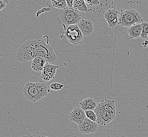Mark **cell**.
Segmentation results:
<instances>
[{
  "label": "cell",
  "instance_id": "6da1fadb",
  "mask_svg": "<svg viewBox=\"0 0 148 137\" xmlns=\"http://www.w3.org/2000/svg\"><path fill=\"white\" fill-rule=\"evenodd\" d=\"M37 57L44 58L49 62L56 61L57 57L53 45L49 41L29 40L21 45L16 54V59L22 62L33 60Z\"/></svg>",
  "mask_w": 148,
  "mask_h": 137
},
{
  "label": "cell",
  "instance_id": "7a4b0ae2",
  "mask_svg": "<svg viewBox=\"0 0 148 137\" xmlns=\"http://www.w3.org/2000/svg\"><path fill=\"white\" fill-rule=\"evenodd\" d=\"M93 111L97 114L98 124L108 125L116 118V102L112 99H104L97 104Z\"/></svg>",
  "mask_w": 148,
  "mask_h": 137
},
{
  "label": "cell",
  "instance_id": "3957f363",
  "mask_svg": "<svg viewBox=\"0 0 148 137\" xmlns=\"http://www.w3.org/2000/svg\"><path fill=\"white\" fill-rule=\"evenodd\" d=\"M49 92L47 86L41 82H27L23 89L24 97L33 103L39 101L45 98Z\"/></svg>",
  "mask_w": 148,
  "mask_h": 137
},
{
  "label": "cell",
  "instance_id": "277c9868",
  "mask_svg": "<svg viewBox=\"0 0 148 137\" xmlns=\"http://www.w3.org/2000/svg\"><path fill=\"white\" fill-rule=\"evenodd\" d=\"M56 20L65 30L70 25H77L82 20V16L77 10L68 7L60 11Z\"/></svg>",
  "mask_w": 148,
  "mask_h": 137
},
{
  "label": "cell",
  "instance_id": "5b68a950",
  "mask_svg": "<svg viewBox=\"0 0 148 137\" xmlns=\"http://www.w3.org/2000/svg\"><path fill=\"white\" fill-rule=\"evenodd\" d=\"M143 20L141 14L136 9H129L122 11L119 17L118 24L125 27L141 24Z\"/></svg>",
  "mask_w": 148,
  "mask_h": 137
},
{
  "label": "cell",
  "instance_id": "8992f818",
  "mask_svg": "<svg viewBox=\"0 0 148 137\" xmlns=\"http://www.w3.org/2000/svg\"><path fill=\"white\" fill-rule=\"evenodd\" d=\"M64 36L69 42L72 45H79L83 42V34L80 31L77 25L69 26L64 30Z\"/></svg>",
  "mask_w": 148,
  "mask_h": 137
},
{
  "label": "cell",
  "instance_id": "52a82bcc",
  "mask_svg": "<svg viewBox=\"0 0 148 137\" xmlns=\"http://www.w3.org/2000/svg\"><path fill=\"white\" fill-rule=\"evenodd\" d=\"M98 125L97 122L86 118L83 122L78 125V130L81 134H95L98 131Z\"/></svg>",
  "mask_w": 148,
  "mask_h": 137
},
{
  "label": "cell",
  "instance_id": "ba28073f",
  "mask_svg": "<svg viewBox=\"0 0 148 137\" xmlns=\"http://www.w3.org/2000/svg\"><path fill=\"white\" fill-rule=\"evenodd\" d=\"M58 68V66L53 64L52 63L47 62L42 71L41 78L45 81L53 80L56 77V71Z\"/></svg>",
  "mask_w": 148,
  "mask_h": 137
},
{
  "label": "cell",
  "instance_id": "9c48e42d",
  "mask_svg": "<svg viewBox=\"0 0 148 137\" xmlns=\"http://www.w3.org/2000/svg\"><path fill=\"white\" fill-rule=\"evenodd\" d=\"M118 10L115 8L110 9L104 14V18L111 28L116 27L119 22Z\"/></svg>",
  "mask_w": 148,
  "mask_h": 137
},
{
  "label": "cell",
  "instance_id": "30bf717a",
  "mask_svg": "<svg viewBox=\"0 0 148 137\" xmlns=\"http://www.w3.org/2000/svg\"><path fill=\"white\" fill-rule=\"evenodd\" d=\"M86 118L85 111L80 107L74 108L69 116V120L77 125L83 122Z\"/></svg>",
  "mask_w": 148,
  "mask_h": 137
},
{
  "label": "cell",
  "instance_id": "8fae6325",
  "mask_svg": "<svg viewBox=\"0 0 148 137\" xmlns=\"http://www.w3.org/2000/svg\"><path fill=\"white\" fill-rule=\"evenodd\" d=\"M83 36H89L94 31V25L91 20L82 19L77 24Z\"/></svg>",
  "mask_w": 148,
  "mask_h": 137
},
{
  "label": "cell",
  "instance_id": "7c38bea8",
  "mask_svg": "<svg viewBox=\"0 0 148 137\" xmlns=\"http://www.w3.org/2000/svg\"><path fill=\"white\" fill-rule=\"evenodd\" d=\"M97 104V101L92 98L84 99L80 102V107L84 111L94 110Z\"/></svg>",
  "mask_w": 148,
  "mask_h": 137
},
{
  "label": "cell",
  "instance_id": "4fadbf2b",
  "mask_svg": "<svg viewBox=\"0 0 148 137\" xmlns=\"http://www.w3.org/2000/svg\"><path fill=\"white\" fill-rule=\"evenodd\" d=\"M142 33V24H138L133 25L129 27L127 30V33L130 39H138L141 36Z\"/></svg>",
  "mask_w": 148,
  "mask_h": 137
},
{
  "label": "cell",
  "instance_id": "5bb4252c",
  "mask_svg": "<svg viewBox=\"0 0 148 137\" xmlns=\"http://www.w3.org/2000/svg\"><path fill=\"white\" fill-rule=\"evenodd\" d=\"M46 63L47 61L44 58L37 57L32 60L31 67L34 71L38 72H42Z\"/></svg>",
  "mask_w": 148,
  "mask_h": 137
},
{
  "label": "cell",
  "instance_id": "9a60e30c",
  "mask_svg": "<svg viewBox=\"0 0 148 137\" xmlns=\"http://www.w3.org/2000/svg\"><path fill=\"white\" fill-rule=\"evenodd\" d=\"M72 8L81 12L86 13L89 12V9L86 5L84 0H73Z\"/></svg>",
  "mask_w": 148,
  "mask_h": 137
},
{
  "label": "cell",
  "instance_id": "2e32d148",
  "mask_svg": "<svg viewBox=\"0 0 148 137\" xmlns=\"http://www.w3.org/2000/svg\"><path fill=\"white\" fill-rule=\"evenodd\" d=\"M52 6L56 9H62L68 8V4L66 0H51Z\"/></svg>",
  "mask_w": 148,
  "mask_h": 137
},
{
  "label": "cell",
  "instance_id": "e0dca14e",
  "mask_svg": "<svg viewBox=\"0 0 148 137\" xmlns=\"http://www.w3.org/2000/svg\"><path fill=\"white\" fill-rule=\"evenodd\" d=\"M142 33L141 38L143 39H148V22H143L142 23Z\"/></svg>",
  "mask_w": 148,
  "mask_h": 137
},
{
  "label": "cell",
  "instance_id": "ac0fdd59",
  "mask_svg": "<svg viewBox=\"0 0 148 137\" xmlns=\"http://www.w3.org/2000/svg\"><path fill=\"white\" fill-rule=\"evenodd\" d=\"M86 116L89 119L92 120L94 122H97V114L95 113L93 110H86L85 111Z\"/></svg>",
  "mask_w": 148,
  "mask_h": 137
},
{
  "label": "cell",
  "instance_id": "d6986e66",
  "mask_svg": "<svg viewBox=\"0 0 148 137\" xmlns=\"http://www.w3.org/2000/svg\"><path fill=\"white\" fill-rule=\"evenodd\" d=\"M50 87L51 90L53 91H59L64 87V85L59 82H53L51 84Z\"/></svg>",
  "mask_w": 148,
  "mask_h": 137
},
{
  "label": "cell",
  "instance_id": "ffe728a7",
  "mask_svg": "<svg viewBox=\"0 0 148 137\" xmlns=\"http://www.w3.org/2000/svg\"><path fill=\"white\" fill-rule=\"evenodd\" d=\"M32 137H50L49 134L46 132H41L37 131Z\"/></svg>",
  "mask_w": 148,
  "mask_h": 137
},
{
  "label": "cell",
  "instance_id": "44dd1931",
  "mask_svg": "<svg viewBox=\"0 0 148 137\" xmlns=\"http://www.w3.org/2000/svg\"><path fill=\"white\" fill-rule=\"evenodd\" d=\"M84 1L91 6H97L100 4L99 0H84Z\"/></svg>",
  "mask_w": 148,
  "mask_h": 137
},
{
  "label": "cell",
  "instance_id": "7402d4cb",
  "mask_svg": "<svg viewBox=\"0 0 148 137\" xmlns=\"http://www.w3.org/2000/svg\"><path fill=\"white\" fill-rule=\"evenodd\" d=\"M6 3H4L2 1L0 0V11H1L2 10L5 9L6 6Z\"/></svg>",
  "mask_w": 148,
  "mask_h": 137
},
{
  "label": "cell",
  "instance_id": "603a6c76",
  "mask_svg": "<svg viewBox=\"0 0 148 137\" xmlns=\"http://www.w3.org/2000/svg\"><path fill=\"white\" fill-rule=\"evenodd\" d=\"M66 3H67L69 8H72L73 4V0H66Z\"/></svg>",
  "mask_w": 148,
  "mask_h": 137
},
{
  "label": "cell",
  "instance_id": "cb8c5ba5",
  "mask_svg": "<svg viewBox=\"0 0 148 137\" xmlns=\"http://www.w3.org/2000/svg\"><path fill=\"white\" fill-rule=\"evenodd\" d=\"M1 1H2L4 3H6V4H9L11 0H1Z\"/></svg>",
  "mask_w": 148,
  "mask_h": 137
},
{
  "label": "cell",
  "instance_id": "d4e9b609",
  "mask_svg": "<svg viewBox=\"0 0 148 137\" xmlns=\"http://www.w3.org/2000/svg\"><path fill=\"white\" fill-rule=\"evenodd\" d=\"M32 136H31L30 134H27V135H25V136H23L21 137H32Z\"/></svg>",
  "mask_w": 148,
  "mask_h": 137
}]
</instances>
